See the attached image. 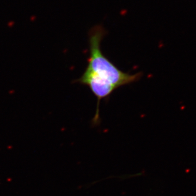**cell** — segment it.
Masks as SVG:
<instances>
[{
  "label": "cell",
  "mask_w": 196,
  "mask_h": 196,
  "mask_svg": "<svg viewBox=\"0 0 196 196\" xmlns=\"http://www.w3.org/2000/svg\"><path fill=\"white\" fill-rule=\"evenodd\" d=\"M104 31L101 27L93 30L89 36V57L85 72L75 82L88 87L97 97V107L93 123L99 122V105L117 88L138 81L142 72L130 74L119 69L102 53L101 42Z\"/></svg>",
  "instance_id": "obj_1"
}]
</instances>
